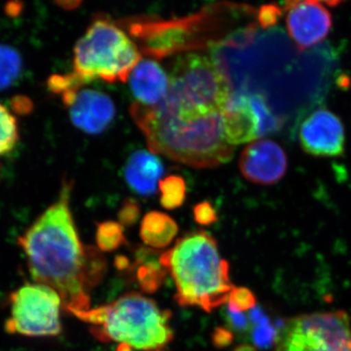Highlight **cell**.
Segmentation results:
<instances>
[{"label":"cell","instance_id":"17","mask_svg":"<svg viewBox=\"0 0 351 351\" xmlns=\"http://www.w3.org/2000/svg\"><path fill=\"white\" fill-rule=\"evenodd\" d=\"M179 232L177 223L169 215L152 211L145 214L141 223V239L147 246L163 249L169 246Z\"/></svg>","mask_w":351,"mask_h":351},{"label":"cell","instance_id":"9","mask_svg":"<svg viewBox=\"0 0 351 351\" xmlns=\"http://www.w3.org/2000/svg\"><path fill=\"white\" fill-rule=\"evenodd\" d=\"M276 351H351V325L343 311L302 314L286 323Z\"/></svg>","mask_w":351,"mask_h":351},{"label":"cell","instance_id":"7","mask_svg":"<svg viewBox=\"0 0 351 351\" xmlns=\"http://www.w3.org/2000/svg\"><path fill=\"white\" fill-rule=\"evenodd\" d=\"M170 88L164 99L180 107L223 112L232 91L211 57L188 53L175 60Z\"/></svg>","mask_w":351,"mask_h":351},{"label":"cell","instance_id":"13","mask_svg":"<svg viewBox=\"0 0 351 351\" xmlns=\"http://www.w3.org/2000/svg\"><path fill=\"white\" fill-rule=\"evenodd\" d=\"M287 156L282 147L269 140L252 143L241 154L239 167L248 181L276 184L287 171Z\"/></svg>","mask_w":351,"mask_h":351},{"label":"cell","instance_id":"35","mask_svg":"<svg viewBox=\"0 0 351 351\" xmlns=\"http://www.w3.org/2000/svg\"><path fill=\"white\" fill-rule=\"evenodd\" d=\"M57 4H58V5H60V6H62V7H64L66 5H68V7H66V9H73V8H76V7L80 5V2H76V1L66 2V1H64V2H57Z\"/></svg>","mask_w":351,"mask_h":351},{"label":"cell","instance_id":"27","mask_svg":"<svg viewBox=\"0 0 351 351\" xmlns=\"http://www.w3.org/2000/svg\"><path fill=\"white\" fill-rule=\"evenodd\" d=\"M193 216L196 223H199L200 226H210L218 221L216 210L208 201L195 205L193 208Z\"/></svg>","mask_w":351,"mask_h":351},{"label":"cell","instance_id":"34","mask_svg":"<svg viewBox=\"0 0 351 351\" xmlns=\"http://www.w3.org/2000/svg\"><path fill=\"white\" fill-rule=\"evenodd\" d=\"M22 10V3L18 2H13V3L7 4L6 12L10 16H17L18 14Z\"/></svg>","mask_w":351,"mask_h":351},{"label":"cell","instance_id":"12","mask_svg":"<svg viewBox=\"0 0 351 351\" xmlns=\"http://www.w3.org/2000/svg\"><path fill=\"white\" fill-rule=\"evenodd\" d=\"M62 99L69 108L73 123L86 133H101L114 119V104L101 92L80 89L63 95Z\"/></svg>","mask_w":351,"mask_h":351},{"label":"cell","instance_id":"37","mask_svg":"<svg viewBox=\"0 0 351 351\" xmlns=\"http://www.w3.org/2000/svg\"><path fill=\"white\" fill-rule=\"evenodd\" d=\"M117 351H134V350L130 346L119 345V348H117Z\"/></svg>","mask_w":351,"mask_h":351},{"label":"cell","instance_id":"36","mask_svg":"<svg viewBox=\"0 0 351 351\" xmlns=\"http://www.w3.org/2000/svg\"><path fill=\"white\" fill-rule=\"evenodd\" d=\"M234 351H254V350L249 346H239L235 348Z\"/></svg>","mask_w":351,"mask_h":351},{"label":"cell","instance_id":"28","mask_svg":"<svg viewBox=\"0 0 351 351\" xmlns=\"http://www.w3.org/2000/svg\"><path fill=\"white\" fill-rule=\"evenodd\" d=\"M282 16V10L276 4H267L261 7L258 12V23L263 29L272 27Z\"/></svg>","mask_w":351,"mask_h":351},{"label":"cell","instance_id":"8","mask_svg":"<svg viewBox=\"0 0 351 351\" xmlns=\"http://www.w3.org/2000/svg\"><path fill=\"white\" fill-rule=\"evenodd\" d=\"M63 301L54 289L25 283L9 295V316L4 330L9 335L41 338L62 332Z\"/></svg>","mask_w":351,"mask_h":351},{"label":"cell","instance_id":"22","mask_svg":"<svg viewBox=\"0 0 351 351\" xmlns=\"http://www.w3.org/2000/svg\"><path fill=\"white\" fill-rule=\"evenodd\" d=\"M96 241L99 250L113 252L126 243L123 226L117 221H108L99 223L97 228Z\"/></svg>","mask_w":351,"mask_h":351},{"label":"cell","instance_id":"1","mask_svg":"<svg viewBox=\"0 0 351 351\" xmlns=\"http://www.w3.org/2000/svg\"><path fill=\"white\" fill-rule=\"evenodd\" d=\"M73 188L64 180L58 199L18 239L34 280L54 289L71 314L90 309V292L107 270L101 252L80 239L69 207Z\"/></svg>","mask_w":351,"mask_h":351},{"label":"cell","instance_id":"19","mask_svg":"<svg viewBox=\"0 0 351 351\" xmlns=\"http://www.w3.org/2000/svg\"><path fill=\"white\" fill-rule=\"evenodd\" d=\"M22 58L8 45L0 44V91L12 86L22 73Z\"/></svg>","mask_w":351,"mask_h":351},{"label":"cell","instance_id":"10","mask_svg":"<svg viewBox=\"0 0 351 351\" xmlns=\"http://www.w3.org/2000/svg\"><path fill=\"white\" fill-rule=\"evenodd\" d=\"M300 142L304 151L311 156H343L345 129L336 114L328 110H318L302 122Z\"/></svg>","mask_w":351,"mask_h":351},{"label":"cell","instance_id":"38","mask_svg":"<svg viewBox=\"0 0 351 351\" xmlns=\"http://www.w3.org/2000/svg\"><path fill=\"white\" fill-rule=\"evenodd\" d=\"M154 351H162V350H154Z\"/></svg>","mask_w":351,"mask_h":351},{"label":"cell","instance_id":"16","mask_svg":"<svg viewBox=\"0 0 351 351\" xmlns=\"http://www.w3.org/2000/svg\"><path fill=\"white\" fill-rule=\"evenodd\" d=\"M164 174L162 162L152 152H134L125 165L124 175L129 186L144 196L154 195L157 184Z\"/></svg>","mask_w":351,"mask_h":351},{"label":"cell","instance_id":"32","mask_svg":"<svg viewBox=\"0 0 351 351\" xmlns=\"http://www.w3.org/2000/svg\"><path fill=\"white\" fill-rule=\"evenodd\" d=\"M11 106L14 112L19 113V114H27L32 112V103L29 98L24 96L14 97Z\"/></svg>","mask_w":351,"mask_h":351},{"label":"cell","instance_id":"2","mask_svg":"<svg viewBox=\"0 0 351 351\" xmlns=\"http://www.w3.org/2000/svg\"><path fill=\"white\" fill-rule=\"evenodd\" d=\"M130 112L152 152L196 168H212L230 161L234 147L226 141L223 112H177L158 104L134 103Z\"/></svg>","mask_w":351,"mask_h":351},{"label":"cell","instance_id":"18","mask_svg":"<svg viewBox=\"0 0 351 351\" xmlns=\"http://www.w3.org/2000/svg\"><path fill=\"white\" fill-rule=\"evenodd\" d=\"M135 270L136 282L145 293H154L162 285L167 270L164 269L160 262L154 261L145 262L138 257L136 265H132L130 269Z\"/></svg>","mask_w":351,"mask_h":351},{"label":"cell","instance_id":"5","mask_svg":"<svg viewBox=\"0 0 351 351\" xmlns=\"http://www.w3.org/2000/svg\"><path fill=\"white\" fill-rule=\"evenodd\" d=\"M142 61L137 45L112 21L100 18L88 27L75 47V73L86 82H125Z\"/></svg>","mask_w":351,"mask_h":351},{"label":"cell","instance_id":"21","mask_svg":"<svg viewBox=\"0 0 351 351\" xmlns=\"http://www.w3.org/2000/svg\"><path fill=\"white\" fill-rule=\"evenodd\" d=\"M160 203L165 209L174 210L184 204L186 197V184L180 176H169L159 182Z\"/></svg>","mask_w":351,"mask_h":351},{"label":"cell","instance_id":"20","mask_svg":"<svg viewBox=\"0 0 351 351\" xmlns=\"http://www.w3.org/2000/svg\"><path fill=\"white\" fill-rule=\"evenodd\" d=\"M248 96L251 107L258 119V138L278 131L282 126V120L274 114L265 97L258 93L248 94Z\"/></svg>","mask_w":351,"mask_h":351},{"label":"cell","instance_id":"6","mask_svg":"<svg viewBox=\"0 0 351 351\" xmlns=\"http://www.w3.org/2000/svg\"><path fill=\"white\" fill-rule=\"evenodd\" d=\"M219 9L204 8L199 13L174 20L135 19L129 31L141 43L145 54L164 58L176 53L211 47L217 43V16Z\"/></svg>","mask_w":351,"mask_h":351},{"label":"cell","instance_id":"14","mask_svg":"<svg viewBox=\"0 0 351 351\" xmlns=\"http://www.w3.org/2000/svg\"><path fill=\"white\" fill-rule=\"evenodd\" d=\"M223 129L230 145L245 144L258 138L257 117L248 94L232 93L223 110Z\"/></svg>","mask_w":351,"mask_h":351},{"label":"cell","instance_id":"25","mask_svg":"<svg viewBox=\"0 0 351 351\" xmlns=\"http://www.w3.org/2000/svg\"><path fill=\"white\" fill-rule=\"evenodd\" d=\"M255 295L250 289L244 287H234L230 293V299H228V304L237 308V311H250L256 306Z\"/></svg>","mask_w":351,"mask_h":351},{"label":"cell","instance_id":"26","mask_svg":"<svg viewBox=\"0 0 351 351\" xmlns=\"http://www.w3.org/2000/svg\"><path fill=\"white\" fill-rule=\"evenodd\" d=\"M140 206L135 200L127 198L119 213V223L122 226H132L140 219Z\"/></svg>","mask_w":351,"mask_h":351},{"label":"cell","instance_id":"29","mask_svg":"<svg viewBox=\"0 0 351 351\" xmlns=\"http://www.w3.org/2000/svg\"><path fill=\"white\" fill-rule=\"evenodd\" d=\"M226 318H228V324L237 331L246 332L249 329L250 319L245 315L244 313L237 311L230 304L226 307Z\"/></svg>","mask_w":351,"mask_h":351},{"label":"cell","instance_id":"11","mask_svg":"<svg viewBox=\"0 0 351 351\" xmlns=\"http://www.w3.org/2000/svg\"><path fill=\"white\" fill-rule=\"evenodd\" d=\"M289 36L299 50L311 47L326 38L332 27L331 14L318 1L286 2Z\"/></svg>","mask_w":351,"mask_h":351},{"label":"cell","instance_id":"3","mask_svg":"<svg viewBox=\"0 0 351 351\" xmlns=\"http://www.w3.org/2000/svg\"><path fill=\"white\" fill-rule=\"evenodd\" d=\"M176 286L175 300L182 306H196L211 313L225 304L234 288L230 265L219 254L212 235L189 232L159 258Z\"/></svg>","mask_w":351,"mask_h":351},{"label":"cell","instance_id":"31","mask_svg":"<svg viewBox=\"0 0 351 351\" xmlns=\"http://www.w3.org/2000/svg\"><path fill=\"white\" fill-rule=\"evenodd\" d=\"M233 334L226 328L218 327L212 334V343L218 348H225L230 346L233 341Z\"/></svg>","mask_w":351,"mask_h":351},{"label":"cell","instance_id":"23","mask_svg":"<svg viewBox=\"0 0 351 351\" xmlns=\"http://www.w3.org/2000/svg\"><path fill=\"white\" fill-rule=\"evenodd\" d=\"M19 141L17 120L0 104V156L12 151Z\"/></svg>","mask_w":351,"mask_h":351},{"label":"cell","instance_id":"15","mask_svg":"<svg viewBox=\"0 0 351 351\" xmlns=\"http://www.w3.org/2000/svg\"><path fill=\"white\" fill-rule=\"evenodd\" d=\"M130 86L138 103L154 107L167 96L170 77L156 62L142 60L132 71Z\"/></svg>","mask_w":351,"mask_h":351},{"label":"cell","instance_id":"24","mask_svg":"<svg viewBox=\"0 0 351 351\" xmlns=\"http://www.w3.org/2000/svg\"><path fill=\"white\" fill-rule=\"evenodd\" d=\"M87 83L76 75L75 73L69 75H54L50 76L47 82V86L51 92L54 94L61 95L71 93V92L78 91L82 89V85Z\"/></svg>","mask_w":351,"mask_h":351},{"label":"cell","instance_id":"30","mask_svg":"<svg viewBox=\"0 0 351 351\" xmlns=\"http://www.w3.org/2000/svg\"><path fill=\"white\" fill-rule=\"evenodd\" d=\"M256 324L257 326L254 329L253 336H252L254 343L258 346L265 348L274 339V330L263 319L256 321Z\"/></svg>","mask_w":351,"mask_h":351},{"label":"cell","instance_id":"4","mask_svg":"<svg viewBox=\"0 0 351 351\" xmlns=\"http://www.w3.org/2000/svg\"><path fill=\"white\" fill-rule=\"evenodd\" d=\"M73 315L91 325L92 335L99 341H115L134 350H159L174 338L170 311L136 292Z\"/></svg>","mask_w":351,"mask_h":351},{"label":"cell","instance_id":"33","mask_svg":"<svg viewBox=\"0 0 351 351\" xmlns=\"http://www.w3.org/2000/svg\"><path fill=\"white\" fill-rule=\"evenodd\" d=\"M115 267L121 270V271H124V270L130 269L131 263L129 262L128 258L124 257V256H119V257L115 258Z\"/></svg>","mask_w":351,"mask_h":351}]
</instances>
